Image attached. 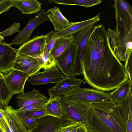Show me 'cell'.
<instances>
[{"instance_id": "6da1fadb", "label": "cell", "mask_w": 132, "mask_h": 132, "mask_svg": "<svg viewBox=\"0 0 132 132\" xmlns=\"http://www.w3.org/2000/svg\"><path fill=\"white\" fill-rule=\"evenodd\" d=\"M110 37L103 25H98L85 45L81 61L84 79L93 88L109 92L117 88L126 78L124 65L115 55Z\"/></svg>"}, {"instance_id": "7a4b0ae2", "label": "cell", "mask_w": 132, "mask_h": 132, "mask_svg": "<svg viewBox=\"0 0 132 132\" xmlns=\"http://www.w3.org/2000/svg\"><path fill=\"white\" fill-rule=\"evenodd\" d=\"M132 109V91L127 99L115 103H91L88 132H126L128 114Z\"/></svg>"}, {"instance_id": "3957f363", "label": "cell", "mask_w": 132, "mask_h": 132, "mask_svg": "<svg viewBox=\"0 0 132 132\" xmlns=\"http://www.w3.org/2000/svg\"><path fill=\"white\" fill-rule=\"evenodd\" d=\"M114 1L116 28L114 31L109 28L107 31L115 55L120 61H125L127 48H132V7L124 0Z\"/></svg>"}, {"instance_id": "277c9868", "label": "cell", "mask_w": 132, "mask_h": 132, "mask_svg": "<svg viewBox=\"0 0 132 132\" xmlns=\"http://www.w3.org/2000/svg\"><path fill=\"white\" fill-rule=\"evenodd\" d=\"M61 100V114L59 119L61 126L79 122L87 128L91 103L67 98L63 95Z\"/></svg>"}, {"instance_id": "5b68a950", "label": "cell", "mask_w": 132, "mask_h": 132, "mask_svg": "<svg viewBox=\"0 0 132 132\" xmlns=\"http://www.w3.org/2000/svg\"><path fill=\"white\" fill-rule=\"evenodd\" d=\"M63 96L69 99L90 103H115L110 93L93 88L75 87L66 91Z\"/></svg>"}, {"instance_id": "8992f818", "label": "cell", "mask_w": 132, "mask_h": 132, "mask_svg": "<svg viewBox=\"0 0 132 132\" xmlns=\"http://www.w3.org/2000/svg\"><path fill=\"white\" fill-rule=\"evenodd\" d=\"M48 13L47 11H41L35 17L30 19L26 26L19 31L9 44L11 46L22 45L29 40L32 31L38 26L44 22L49 21Z\"/></svg>"}, {"instance_id": "52a82bcc", "label": "cell", "mask_w": 132, "mask_h": 132, "mask_svg": "<svg viewBox=\"0 0 132 132\" xmlns=\"http://www.w3.org/2000/svg\"><path fill=\"white\" fill-rule=\"evenodd\" d=\"M64 77L62 73L57 67L42 72L38 71L29 76L27 81L30 84L40 85L56 83Z\"/></svg>"}, {"instance_id": "ba28073f", "label": "cell", "mask_w": 132, "mask_h": 132, "mask_svg": "<svg viewBox=\"0 0 132 132\" xmlns=\"http://www.w3.org/2000/svg\"><path fill=\"white\" fill-rule=\"evenodd\" d=\"M41 69L34 58L20 53H18L11 68V70L15 69L25 72L30 76L39 71Z\"/></svg>"}, {"instance_id": "9c48e42d", "label": "cell", "mask_w": 132, "mask_h": 132, "mask_svg": "<svg viewBox=\"0 0 132 132\" xmlns=\"http://www.w3.org/2000/svg\"><path fill=\"white\" fill-rule=\"evenodd\" d=\"M76 49V45L74 41L67 50L55 59L57 68L65 76H71L74 64Z\"/></svg>"}, {"instance_id": "30bf717a", "label": "cell", "mask_w": 132, "mask_h": 132, "mask_svg": "<svg viewBox=\"0 0 132 132\" xmlns=\"http://www.w3.org/2000/svg\"><path fill=\"white\" fill-rule=\"evenodd\" d=\"M46 37V34L34 36L18 48L16 49L17 53L32 57L43 54Z\"/></svg>"}, {"instance_id": "8fae6325", "label": "cell", "mask_w": 132, "mask_h": 132, "mask_svg": "<svg viewBox=\"0 0 132 132\" xmlns=\"http://www.w3.org/2000/svg\"><path fill=\"white\" fill-rule=\"evenodd\" d=\"M17 54L16 48L5 42H0V73L6 75L10 72Z\"/></svg>"}, {"instance_id": "7c38bea8", "label": "cell", "mask_w": 132, "mask_h": 132, "mask_svg": "<svg viewBox=\"0 0 132 132\" xmlns=\"http://www.w3.org/2000/svg\"><path fill=\"white\" fill-rule=\"evenodd\" d=\"M83 80L75 76L64 77L63 79L56 83L54 87L48 88L49 100L63 95L65 92L72 88L80 87Z\"/></svg>"}, {"instance_id": "4fadbf2b", "label": "cell", "mask_w": 132, "mask_h": 132, "mask_svg": "<svg viewBox=\"0 0 132 132\" xmlns=\"http://www.w3.org/2000/svg\"><path fill=\"white\" fill-rule=\"evenodd\" d=\"M30 76L23 72L12 69L4 77L6 83L13 95L24 93V89L26 81Z\"/></svg>"}, {"instance_id": "5bb4252c", "label": "cell", "mask_w": 132, "mask_h": 132, "mask_svg": "<svg viewBox=\"0 0 132 132\" xmlns=\"http://www.w3.org/2000/svg\"><path fill=\"white\" fill-rule=\"evenodd\" d=\"M2 112L9 124L10 132H28L27 128L19 118L16 109L8 105L3 107Z\"/></svg>"}, {"instance_id": "9a60e30c", "label": "cell", "mask_w": 132, "mask_h": 132, "mask_svg": "<svg viewBox=\"0 0 132 132\" xmlns=\"http://www.w3.org/2000/svg\"><path fill=\"white\" fill-rule=\"evenodd\" d=\"M18 108L33 104L45 103L49 98L44 95L39 91L34 89L32 91L26 93H20L16 97Z\"/></svg>"}, {"instance_id": "2e32d148", "label": "cell", "mask_w": 132, "mask_h": 132, "mask_svg": "<svg viewBox=\"0 0 132 132\" xmlns=\"http://www.w3.org/2000/svg\"><path fill=\"white\" fill-rule=\"evenodd\" d=\"M100 20V14L90 19L82 21L70 22L69 26L64 29L55 31V36L57 38L72 36L90 25L97 23Z\"/></svg>"}, {"instance_id": "e0dca14e", "label": "cell", "mask_w": 132, "mask_h": 132, "mask_svg": "<svg viewBox=\"0 0 132 132\" xmlns=\"http://www.w3.org/2000/svg\"><path fill=\"white\" fill-rule=\"evenodd\" d=\"M61 126L58 118L47 116L36 120L35 125L28 132H54Z\"/></svg>"}, {"instance_id": "ac0fdd59", "label": "cell", "mask_w": 132, "mask_h": 132, "mask_svg": "<svg viewBox=\"0 0 132 132\" xmlns=\"http://www.w3.org/2000/svg\"><path fill=\"white\" fill-rule=\"evenodd\" d=\"M47 16L55 31L63 30L68 26L70 22L61 12L57 6L48 10Z\"/></svg>"}, {"instance_id": "d6986e66", "label": "cell", "mask_w": 132, "mask_h": 132, "mask_svg": "<svg viewBox=\"0 0 132 132\" xmlns=\"http://www.w3.org/2000/svg\"><path fill=\"white\" fill-rule=\"evenodd\" d=\"M13 7L24 14H31L41 11L42 4L37 0H13Z\"/></svg>"}, {"instance_id": "ffe728a7", "label": "cell", "mask_w": 132, "mask_h": 132, "mask_svg": "<svg viewBox=\"0 0 132 132\" xmlns=\"http://www.w3.org/2000/svg\"><path fill=\"white\" fill-rule=\"evenodd\" d=\"M132 82L127 79L123 82L116 89L110 93L111 97L116 103H121L127 98L131 89Z\"/></svg>"}, {"instance_id": "44dd1931", "label": "cell", "mask_w": 132, "mask_h": 132, "mask_svg": "<svg viewBox=\"0 0 132 132\" xmlns=\"http://www.w3.org/2000/svg\"><path fill=\"white\" fill-rule=\"evenodd\" d=\"M95 26L94 24L90 25L72 35L77 46L82 52H83L86 43Z\"/></svg>"}, {"instance_id": "7402d4cb", "label": "cell", "mask_w": 132, "mask_h": 132, "mask_svg": "<svg viewBox=\"0 0 132 132\" xmlns=\"http://www.w3.org/2000/svg\"><path fill=\"white\" fill-rule=\"evenodd\" d=\"M74 41L72 35L58 38L50 54L55 59L61 55Z\"/></svg>"}, {"instance_id": "603a6c76", "label": "cell", "mask_w": 132, "mask_h": 132, "mask_svg": "<svg viewBox=\"0 0 132 132\" xmlns=\"http://www.w3.org/2000/svg\"><path fill=\"white\" fill-rule=\"evenodd\" d=\"M4 75L0 73V108L8 105L13 95L5 80Z\"/></svg>"}, {"instance_id": "cb8c5ba5", "label": "cell", "mask_w": 132, "mask_h": 132, "mask_svg": "<svg viewBox=\"0 0 132 132\" xmlns=\"http://www.w3.org/2000/svg\"><path fill=\"white\" fill-rule=\"evenodd\" d=\"M49 3L68 5L82 6L86 7H92L102 3L101 0H48Z\"/></svg>"}, {"instance_id": "d4e9b609", "label": "cell", "mask_w": 132, "mask_h": 132, "mask_svg": "<svg viewBox=\"0 0 132 132\" xmlns=\"http://www.w3.org/2000/svg\"><path fill=\"white\" fill-rule=\"evenodd\" d=\"M45 108L50 116L59 119L61 116V100L59 96L49 100L46 103Z\"/></svg>"}, {"instance_id": "484cf974", "label": "cell", "mask_w": 132, "mask_h": 132, "mask_svg": "<svg viewBox=\"0 0 132 132\" xmlns=\"http://www.w3.org/2000/svg\"><path fill=\"white\" fill-rule=\"evenodd\" d=\"M32 57L37 60L41 68L45 70L57 67L55 60L50 54H43Z\"/></svg>"}, {"instance_id": "4316f807", "label": "cell", "mask_w": 132, "mask_h": 132, "mask_svg": "<svg viewBox=\"0 0 132 132\" xmlns=\"http://www.w3.org/2000/svg\"><path fill=\"white\" fill-rule=\"evenodd\" d=\"M54 132H88L87 128L79 122L65 126H61Z\"/></svg>"}, {"instance_id": "83f0119b", "label": "cell", "mask_w": 132, "mask_h": 132, "mask_svg": "<svg viewBox=\"0 0 132 132\" xmlns=\"http://www.w3.org/2000/svg\"><path fill=\"white\" fill-rule=\"evenodd\" d=\"M55 31L51 30L46 34L45 47L43 54L46 55L50 54L55 44L57 38L55 35Z\"/></svg>"}, {"instance_id": "f1b7e54d", "label": "cell", "mask_w": 132, "mask_h": 132, "mask_svg": "<svg viewBox=\"0 0 132 132\" xmlns=\"http://www.w3.org/2000/svg\"><path fill=\"white\" fill-rule=\"evenodd\" d=\"M24 113L27 116L36 120L47 116H50L46 110L45 106L42 108L34 109Z\"/></svg>"}, {"instance_id": "f546056e", "label": "cell", "mask_w": 132, "mask_h": 132, "mask_svg": "<svg viewBox=\"0 0 132 132\" xmlns=\"http://www.w3.org/2000/svg\"><path fill=\"white\" fill-rule=\"evenodd\" d=\"M18 114L20 120L27 128L28 131H30L35 125L36 120L27 116L24 112H19Z\"/></svg>"}, {"instance_id": "4dcf8cb0", "label": "cell", "mask_w": 132, "mask_h": 132, "mask_svg": "<svg viewBox=\"0 0 132 132\" xmlns=\"http://www.w3.org/2000/svg\"><path fill=\"white\" fill-rule=\"evenodd\" d=\"M132 51L127 52L125 63L124 65L126 78L132 82Z\"/></svg>"}, {"instance_id": "1f68e13d", "label": "cell", "mask_w": 132, "mask_h": 132, "mask_svg": "<svg viewBox=\"0 0 132 132\" xmlns=\"http://www.w3.org/2000/svg\"><path fill=\"white\" fill-rule=\"evenodd\" d=\"M20 23H14L8 28L2 32H0V36L4 38L18 32L20 29Z\"/></svg>"}, {"instance_id": "d6a6232c", "label": "cell", "mask_w": 132, "mask_h": 132, "mask_svg": "<svg viewBox=\"0 0 132 132\" xmlns=\"http://www.w3.org/2000/svg\"><path fill=\"white\" fill-rule=\"evenodd\" d=\"M46 103H37L24 106L16 109V110L18 113H19L20 112H24L34 109H41L44 107Z\"/></svg>"}, {"instance_id": "836d02e7", "label": "cell", "mask_w": 132, "mask_h": 132, "mask_svg": "<svg viewBox=\"0 0 132 132\" xmlns=\"http://www.w3.org/2000/svg\"><path fill=\"white\" fill-rule=\"evenodd\" d=\"M13 0H2L0 1V14L9 11L13 7Z\"/></svg>"}, {"instance_id": "e575fe53", "label": "cell", "mask_w": 132, "mask_h": 132, "mask_svg": "<svg viewBox=\"0 0 132 132\" xmlns=\"http://www.w3.org/2000/svg\"><path fill=\"white\" fill-rule=\"evenodd\" d=\"M4 39V38L0 36V42L3 41Z\"/></svg>"}, {"instance_id": "d590c367", "label": "cell", "mask_w": 132, "mask_h": 132, "mask_svg": "<svg viewBox=\"0 0 132 132\" xmlns=\"http://www.w3.org/2000/svg\"><path fill=\"white\" fill-rule=\"evenodd\" d=\"M0 132H3V131L0 128Z\"/></svg>"}]
</instances>
